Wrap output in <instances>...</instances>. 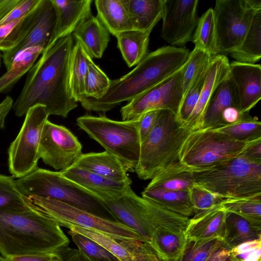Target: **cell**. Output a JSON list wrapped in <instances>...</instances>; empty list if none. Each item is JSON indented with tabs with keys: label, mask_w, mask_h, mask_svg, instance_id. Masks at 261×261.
Listing matches in <instances>:
<instances>
[{
	"label": "cell",
	"mask_w": 261,
	"mask_h": 261,
	"mask_svg": "<svg viewBox=\"0 0 261 261\" xmlns=\"http://www.w3.org/2000/svg\"><path fill=\"white\" fill-rule=\"evenodd\" d=\"M39 4L23 17L0 26V50L3 53L9 51L23 40L35 20Z\"/></svg>",
	"instance_id": "d590c367"
},
{
	"label": "cell",
	"mask_w": 261,
	"mask_h": 261,
	"mask_svg": "<svg viewBox=\"0 0 261 261\" xmlns=\"http://www.w3.org/2000/svg\"><path fill=\"white\" fill-rule=\"evenodd\" d=\"M141 195L142 197L184 217L189 218L194 215L188 191H176L146 187Z\"/></svg>",
	"instance_id": "f1b7e54d"
},
{
	"label": "cell",
	"mask_w": 261,
	"mask_h": 261,
	"mask_svg": "<svg viewBox=\"0 0 261 261\" xmlns=\"http://www.w3.org/2000/svg\"><path fill=\"white\" fill-rule=\"evenodd\" d=\"M207 69L193 82L183 96L176 115L177 120L182 124V126L190 117L198 102L204 83Z\"/></svg>",
	"instance_id": "f6af8a7d"
},
{
	"label": "cell",
	"mask_w": 261,
	"mask_h": 261,
	"mask_svg": "<svg viewBox=\"0 0 261 261\" xmlns=\"http://www.w3.org/2000/svg\"><path fill=\"white\" fill-rule=\"evenodd\" d=\"M220 204L227 212L261 222V196L241 199H224Z\"/></svg>",
	"instance_id": "b9f144b4"
},
{
	"label": "cell",
	"mask_w": 261,
	"mask_h": 261,
	"mask_svg": "<svg viewBox=\"0 0 261 261\" xmlns=\"http://www.w3.org/2000/svg\"><path fill=\"white\" fill-rule=\"evenodd\" d=\"M252 142L239 141L213 129H198L184 141L179 161L191 171L208 169L240 155Z\"/></svg>",
	"instance_id": "9c48e42d"
},
{
	"label": "cell",
	"mask_w": 261,
	"mask_h": 261,
	"mask_svg": "<svg viewBox=\"0 0 261 261\" xmlns=\"http://www.w3.org/2000/svg\"><path fill=\"white\" fill-rule=\"evenodd\" d=\"M6 258L7 261H62L56 251L12 255Z\"/></svg>",
	"instance_id": "816d5d0a"
},
{
	"label": "cell",
	"mask_w": 261,
	"mask_h": 261,
	"mask_svg": "<svg viewBox=\"0 0 261 261\" xmlns=\"http://www.w3.org/2000/svg\"><path fill=\"white\" fill-rule=\"evenodd\" d=\"M111 80L93 61L89 65L85 80L86 97L95 99L102 98L106 93Z\"/></svg>",
	"instance_id": "7bdbcfd3"
},
{
	"label": "cell",
	"mask_w": 261,
	"mask_h": 261,
	"mask_svg": "<svg viewBox=\"0 0 261 261\" xmlns=\"http://www.w3.org/2000/svg\"><path fill=\"white\" fill-rule=\"evenodd\" d=\"M230 107L240 109L236 88L229 74L214 93L207 105L201 128L215 129L223 126L222 114Z\"/></svg>",
	"instance_id": "7402d4cb"
},
{
	"label": "cell",
	"mask_w": 261,
	"mask_h": 261,
	"mask_svg": "<svg viewBox=\"0 0 261 261\" xmlns=\"http://www.w3.org/2000/svg\"><path fill=\"white\" fill-rule=\"evenodd\" d=\"M213 57L195 47L190 52L183 70L182 85L184 95L193 82L206 70Z\"/></svg>",
	"instance_id": "ab89813d"
},
{
	"label": "cell",
	"mask_w": 261,
	"mask_h": 261,
	"mask_svg": "<svg viewBox=\"0 0 261 261\" xmlns=\"http://www.w3.org/2000/svg\"><path fill=\"white\" fill-rule=\"evenodd\" d=\"M43 51L41 47L36 46L19 53L13 60L10 68L0 77V94L10 91L19 80L29 72Z\"/></svg>",
	"instance_id": "d6a6232c"
},
{
	"label": "cell",
	"mask_w": 261,
	"mask_h": 261,
	"mask_svg": "<svg viewBox=\"0 0 261 261\" xmlns=\"http://www.w3.org/2000/svg\"><path fill=\"white\" fill-rule=\"evenodd\" d=\"M133 30L151 33L162 19L164 0H121Z\"/></svg>",
	"instance_id": "cb8c5ba5"
},
{
	"label": "cell",
	"mask_w": 261,
	"mask_h": 261,
	"mask_svg": "<svg viewBox=\"0 0 261 261\" xmlns=\"http://www.w3.org/2000/svg\"><path fill=\"white\" fill-rule=\"evenodd\" d=\"M56 13L51 0H41L35 20L23 40L13 49L3 53V62L8 70L15 57L24 49L39 46L44 51L51 45L55 32Z\"/></svg>",
	"instance_id": "2e32d148"
},
{
	"label": "cell",
	"mask_w": 261,
	"mask_h": 261,
	"mask_svg": "<svg viewBox=\"0 0 261 261\" xmlns=\"http://www.w3.org/2000/svg\"><path fill=\"white\" fill-rule=\"evenodd\" d=\"M190 51L186 47L165 46L148 53L131 71L111 80L100 99L85 97L80 102L87 111L106 112L130 101L172 76L185 65Z\"/></svg>",
	"instance_id": "7a4b0ae2"
},
{
	"label": "cell",
	"mask_w": 261,
	"mask_h": 261,
	"mask_svg": "<svg viewBox=\"0 0 261 261\" xmlns=\"http://www.w3.org/2000/svg\"><path fill=\"white\" fill-rule=\"evenodd\" d=\"M198 0H164L161 36L170 46L192 40L198 17Z\"/></svg>",
	"instance_id": "9a60e30c"
},
{
	"label": "cell",
	"mask_w": 261,
	"mask_h": 261,
	"mask_svg": "<svg viewBox=\"0 0 261 261\" xmlns=\"http://www.w3.org/2000/svg\"><path fill=\"white\" fill-rule=\"evenodd\" d=\"M72 35L92 59L102 57L110 40L108 31L92 15L82 22Z\"/></svg>",
	"instance_id": "603a6c76"
},
{
	"label": "cell",
	"mask_w": 261,
	"mask_h": 261,
	"mask_svg": "<svg viewBox=\"0 0 261 261\" xmlns=\"http://www.w3.org/2000/svg\"><path fill=\"white\" fill-rule=\"evenodd\" d=\"M72 34L54 42L28 72L25 84L13 105L21 117L32 107L44 106L49 115L67 117L77 106L71 94L69 67L73 46Z\"/></svg>",
	"instance_id": "6da1fadb"
},
{
	"label": "cell",
	"mask_w": 261,
	"mask_h": 261,
	"mask_svg": "<svg viewBox=\"0 0 261 261\" xmlns=\"http://www.w3.org/2000/svg\"><path fill=\"white\" fill-rule=\"evenodd\" d=\"M185 65L166 80L122 107V120L139 118L152 110H168L177 115L184 95L182 79Z\"/></svg>",
	"instance_id": "4fadbf2b"
},
{
	"label": "cell",
	"mask_w": 261,
	"mask_h": 261,
	"mask_svg": "<svg viewBox=\"0 0 261 261\" xmlns=\"http://www.w3.org/2000/svg\"><path fill=\"white\" fill-rule=\"evenodd\" d=\"M223 246L222 238L187 240L184 250L177 261H206Z\"/></svg>",
	"instance_id": "74e56055"
},
{
	"label": "cell",
	"mask_w": 261,
	"mask_h": 261,
	"mask_svg": "<svg viewBox=\"0 0 261 261\" xmlns=\"http://www.w3.org/2000/svg\"><path fill=\"white\" fill-rule=\"evenodd\" d=\"M160 260H161V261H167V260H163V259H160Z\"/></svg>",
	"instance_id": "6125c7cd"
},
{
	"label": "cell",
	"mask_w": 261,
	"mask_h": 261,
	"mask_svg": "<svg viewBox=\"0 0 261 261\" xmlns=\"http://www.w3.org/2000/svg\"><path fill=\"white\" fill-rule=\"evenodd\" d=\"M229 74L236 88L240 110L248 114L261 98V66L234 61L230 63Z\"/></svg>",
	"instance_id": "e0dca14e"
},
{
	"label": "cell",
	"mask_w": 261,
	"mask_h": 261,
	"mask_svg": "<svg viewBox=\"0 0 261 261\" xmlns=\"http://www.w3.org/2000/svg\"><path fill=\"white\" fill-rule=\"evenodd\" d=\"M194 185L192 172L179 162L156 174L147 187L160 188L176 191H188Z\"/></svg>",
	"instance_id": "1f68e13d"
},
{
	"label": "cell",
	"mask_w": 261,
	"mask_h": 261,
	"mask_svg": "<svg viewBox=\"0 0 261 261\" xmlns=\"http://www.w3.org/2000/svg\"><path fill=\"white\" fill-rule=\"evenodd\" d=\"M72 165L114 181L132 184L127 167L118 157L106 150L82 153Z\"/></svg>",
	"instance_id": "ffe728a7"
},
{
	"label": "cell",
	"mask_w": 261,
	"mask_h": 261,
	"mask_svg": "<svg viewBox=\"0 0 261 261\" xmlns=\"http://www.w3.org/2000/svg\"><path fill=\"white\" fill-rule=\"evenodd\" d=\"M51 1L57 16L55 32L51 44L61 37L72 34L82 22L92 15V0Z\"/></svg>",
	"instance_id": "d6986e66"
},
{
	"label": "cell",
	"mask_w": 261,
	"mask_h": 261,
	"mask_svg": "<svg viewBox=\"0 0 261 261\" xmlns=\"http://www.w3.org/2000/svg\"><path fill=\"white\" fill-rule=\"evenodd\" d=\"M97 197L117 222L137 232L147 242L156 230L169 227L174 219L172 212L138 196L130 186L117 194Z\"/></svg>",
	"instance_id": "ba28073f"
},
{
	"label": "cell",
	"mask_w": 261,
	"mask_h": 261,
	"mask_svg": "<svg viewBox=\"0 0 261 261\" xmlns=\"http://www.w3.org/2000/svg\"><path fill=\"white\" fill-rule=\"evenodd\" d=\"M244 114L238 107H230L227 108L221 116L223 126L237 122Z\"/></svg>",
	"instance_id": "11a10c76"
},
{
	"label": "cell",
	"mask_w": 261,
	"mask_h": 261,
	"mask_svg": "<svg viewBox=\"0 0 261 261\" xmlns=\"http://www.w3.org/2000/svg\"><path fill=\"white\" fill-rule=\"evenodd\" d=\"M92 58L81 43L76 41L73 45L69 67V83L71 94L77 102L86 97L85 80Z\"/></svg>",
	"instance_id": "4dcf8cb0"
},
{
	"label": "cell",
	"mask_w": 261,
	"mask_h": 261,
	"mask_svg": "<svg viewBox=\"0 0 261 261\" xmlns=\"http://www.w3.org/2000/svg\"><path fill=\"white\" fill-rule=\"evenodd\" d=\"M15 184L19 192L25 197L36 196L56 200L117 221L97 197L65 177L60 171L37 167L15 180Z\"/></svg>",
	"instance_id": "277c9868"
},
{
	"label": "cell",
	"mask_w": 261,
	"mask_h": 261,
	"mask_svg": "<svg viewBox=\"0 0 261 261\" xmlns=\"http://www.w3.org/2000/svg\"><path fill=\"white\" fill-rule=\"evenodd\" d=\"M241 155L250 161L261 162V139L251 143Z\"/></svg>",
	"instance_id": "db71d44e"
},
{
	"label": "cell",
	"mask_w": 261,
	"mask_h": 261,
	"mask_svg": "<svg viewBox=\"0 0 261 261\" xmlns=\"http://www.w3.org/2000/svg\"><path fill=\"white\" fill-rule=\"evenodd\" d=\"M192 172L194 185L223 199L261 196V162L241 154L215 167Z\"/></svg>",
	"instance_id": "8992f818"
},
{
	"label": "cell",
	"mask_w": 261,
	"mask_h": 261,
	"mask_svg": "<svg viewBox=\"0 0 261 261\" xmlns=\"http://www.w3.org/2000/svg\"><path fill=\"white\" fill-rule=\"evenodd\" d=\"M73 242L91 261H120L115 255L90 238L71 230L68 231Z\"/></svg>",
	"instance_id": "ee69618b"
},
{
	"label": "cell",
	"mask_w": 261,
	"mask_h": 261,
	"mask_svg": "<svg viewBox=\"0 0 261 261\" xmlns=\"http://www.w3.org/2000/svg\"><path fill=\"white\" fill-rule=\"evenodd\" d=\"M227 212L220 204L194 215L185 229L187 240H200L223 237Z\"/></svg>",
	"instance_id": "44dd1931"
},
{
	"label": "cell",
	"mask_w": 261,
	"mask_h": 261,
	"mask_svg": "<svg viewBox=\"0 0 261 261\" xmlns=\"http://www.w3.org/2000/svg\"><path fill=\"white\" fill-rule=\"evenodd\" d=\"M68 228L96 242L120 261H134L132 254L117 240L109 235L73 225L70 226Z\"/></svg>",
	"instance_id": "60d3db41"
},
{
	"label": "cell",
	"mask_w": 261,
	"mask_h": 261,
	"mask_svg": "<svg viewBox=\"0 0 261 261\" xmlns=\"http://www.w3.org/2000/svg\"><path fill=\"white\" fill-rule=\"evenodd\" d=\"M191 132L182 126L175 114L161 110L153 128L141 144L139 160L135 169L138 177L151 179L163 170L179 162V151Z\"/></svg>",
	"instance_id": "5b68a950"
},
{
	"label": "cell",
	"mask_w": 261,
	"mask_h": 261,
	"mask_svg": "<svg viewBox=\"0 0 261 261\" xmlns=\"http://www.w3.org/2000/svg\"><path fill=\"white\" fill-rule=\"evenodd\" d=\"M206 261H233L230 250L224 246L215 252Z\"/></svg>",
	"instance_id": "680465c9"
},
{
	"label": "cell",
	"mask_w": 261,
	"mask_h": 261,
	"mask_svg": "<svg viewBox=\"0 0 261 261\" xmlns=\"http://www.w3.org/2000/svg\"><path fill=\"white\" fill-rule=\"evenodd\" d=\"M60 171L65 177L94 195L123 191L132 184L114 181L74 165Z\"/></svg>",
	"instance_id": "484cf974"
},
{
	"label": "cell",
	"mask_w": 261,
	"mask_h": 261,
	"mask_svg": "<svg viewBox=\"0 0 261 261\" xmlns=\"http://www.w3.org/2000/svg\"><path fill=\"white\" fill-rule=\"evenodd\" d=\"M229 69L230 63L226 56L218 55L213 58L198 102L184 127L191 131L201 128L207 105L219 85L228 76Z\"/></svg>",
	"instance_id": "ac0fdd59"
},
{
	"label": "cell",
	"mask_w": 261,
	"mask_h": 261,
	"mask_svg": "<svg viewBox=\"0 0 261 261\" xmlns=\"http://www.w3.org/2000/svg\"><path fill=\"white\" fill-rule=\"evenodd\" d=\"M150 34L132 30L116 36L118 48L129 67L138 64L148 54Z\"/></svg>",
	"instance_id": "f546056e"
},
{
	"label": "cell",
	"mask_w": 261,
	"mask_h": 261,
	"mask_svg": "<svg viewBox=\"0 0 261 261\" xmlns=\"http://www.w3.org/2000/svg\"><path fill=\"white\" fill-rule=\"evenodd\" d=\"M0 210L24 211L30 210L27 198L18 190L13 176L0 174Z\"/></svg>",
	"instance_id": "f35d334b"
},
{
	"label": "cell",
	"mask_w": 261,
	"mask_h": 261,
	"mask_svg": "<svg viewBox=\"0 0 261 261\" xmlns=\"http://www.w3.org/2000/svg\"><path fill=\"white\" fill-rule=\"evenodd\" d=\"M188 194L194 215L211 209L221 203L224 199L196 185L190 188Z\"/></svg>",
	"instance_id": "bcb514c9"
},
{
	"label": "cell",
	"mask_w": 261,
	"mask_h": 261,
	"mask_svg": "<svg viewBox=\"0 0 261 261\" xmlns=\"http://www.w3.org/2000/svg\"><path fill=\"white\" fill-rule=\"evenodd\" d=\"M76 123L106 151L118 157L129 172H135L139 160L141 144L139 118L117 121L105 115L86 114L78 117Z\"/></svg>",
	"instance_id": "52a82bcc"
},
{
	"label": "cell",
	"mask_w": 261,
	"mask_h": 261,
	"mask_svg": "<svg viewBox=\"0 0 261 261\" xmlns=\"http://www.w3.org/2000/svg\"><path fill=\"white\" fill-rule=\"evenodd\" d=\"M259 239H261V222L227 213L222 237L224 247L230 250L244 242Z\"/></svg>",
	"instance_id": "d4e9b609"
},
{
	"label": "cell",
	"mask_w": 261,
	"mask_h": 261,
	"mask_svg": "<svg viewBox=\"0 0 261 261\" xmlns=\"http://www.w3.org/2000/svg\"><path fill=\"white\" fill-rule=\"evenodd\" d=\"M195 48L212 56L219 55L216 22L213 8L208 9L198 18L192 40Z\"/></svg>",
	"instance_id": "e575fe53"
},
{
	"label": "cell",
	"mask_w": 261,
	"mask_h": 261,
	"mask_svg": "<svg viewBox=\"0 0 261 261\" xmlns=\"http://www.w3.org/2000/svg\"><path fill=\"white\" fill-rule=\"evenodd\" d=\"M13 105V99L8 95L0 103V128L5 127L6 118L12 108Z\"/></svg>",
	"instance_id": "9f6ffc18"
},
{
	"label": "cell",
	"mask_w": 261,
	"mask_h": 261,
	"mask_svg": "<svg viewBox=\"0 0 261 261\" xmlns=\"http://www.w3.org/2000/svg\"><path fill=\"white\" fill-rule=\"evenodd\" d=\"M62 261H91L81 250L69 247H62L56 250Z\"/></svg>",
	"instance_id": "f5cc1de1"
},
{
	"label": "cell",
	"mask_w": 261,
	"mask_h": 261,
	"mask_svg": "<svg viewBox=\"0 0 261 261\" xmlns=\"http://www.w3.org/2000/svg\"><path fill=\"white\" fill-rule=\"evenodd\" d=\"M213 11L219 55L226 56L241 45L255 15L261 11V1L217 0Z\"/></svg>",
	"instance_id": "8fae6325"
},
{
	"label": "cell",
	"mask_w": 261,
	"mask_h": 261,
	"mask_svg": "<svg viewBox=\"0 0 261 261\" xmlns=\"http://www.w3.org/2000/svg\"><path fill=\"white\" fill-rule=\"evenodd\" d=\"M161 111H150L139 117V132L141 143L145 140L153 128Z\"/></svg>",
	"instance_id": "f907efd6"
},
{
	"label": "cell",
	"mask_w": 261,
	"mask_h": 261,
	"mask_svg": "<svg viewBox=\"0 0 261 261\" xmlns=\"http://www.w3.org/2000/svg\"><path fill=\"white\" fill-rule=\"evenodd\" d=\"M184 230L160 229L148 242L158 257L167 261H177L181 255L187 238Z\"/></svg>",
	"instance_id": "83f0119b"
},
{
	"label": "cell",
	"mask_w": 261,
	"mask_h": 261,
	"mask_svg": "<svg viewBox=\"0 0 261 261\" xmlns=\"http://www.w3.org/2000/svg\"><path fill=\"white\" fill-rule=\"evenodd\" d=\"M118 241L132 254L134 261H161L147 241L137 239Z\"/></svg>",
	"instance_id": "7dc6e473"
},
{
	"label": "cell",
	"mask_w": 261,
	"mask_h": 261,
	"mask_svg": "<svg viewBox=\"0 0 261 261\" xmlns=\"http://www.w3.org/2000/svg\"><path fill=\"white\" fill-rule=\"evenodd\" d=\"M215 130L243 142H252L261 139V122L256 117L244 114L237 122Z\"/></svg>",
	"instance_id": "8d00e7d4"
},
{
	"label": "cell",
	"mask_w": 261,
	"mask_h": 261,
	"mask_svg": "<svg viewBox=\"0 0 261 261\" xmlns=\"http://www.w3.org/2000/svg\"><path fill=\"white\" fill-rule=\"evenodd\" d=\"M27 198L29 207L56 221L60 226H76L99 231L117 241L141 240L137 232L122 223L104 218L56 200L36 196Z\"/></svg>",
	"instance_id": "30bf717a"
},
{
	"label": "cell",
	"mask_w": 261,
	"mask_h": 261,
	"mask_svg": "<svg viewBox=\"0 0 261 261\" xmlns=\"http://www.w3.org/2000/svg\"><path fill=\"white\" fill-rule=\"evenodd\" d=\"M0 261H7V260L5 257L0 256Z\"/></svg>",
	"instance_id": "91938a15"
},
{
	"label": "cell",
	"mask_w": 261,
	"mask_h": 261,
	"mask_svg": "<svg viewBox=\"0 0 261 261\" xmlns=\"http://www.w3.org/2000/svg\"><path fill=\"white\" fill-rule=\"evenodd\" d=\"M230 253L233 261H261V239L241 243Z\"/></svg>",
	"instance_id": "c3c4849f"
},
{
	"label": "cell",
	"mask_w": 261,
	"mask_h": 261,
	"mask_svg": "<svg viewBox=\"0 0 261 261\" xmlns=\"http://www.w3.org/2000/svg\"><path fill=\"white\" fill-rule=\"evenodd\" d=\"M97 17L109 33L115 37L119 34L133 30L125 7L121 0H95Z\"/></svg>",
	"instance_id": "4316f807"
},
{
	"label": "cell",
	"mask_w": 261,
	"mask_h": 261,
	"mask_svg": "<svg viewBox=\"0 0 261 261\" xmlns=\"http://www.w3.org/2000/svg\"><path fill=\"white\" fill-rule=\"evenodd\" d=\"M236 61L255 64L261 58V11L255 15L240 47L230 54Z\"/></svg>",
	"instance_id": "836d02e7"
},
{
	"label": "cell",
	"mask_w": 261,
	"mask_h": 261,
	"mask_svg": "<svg viewBox=\"0 0 261 261\" xmlns=\"http://www.w3.org/2000/svg\"><path fill=\"white\" fill-rule=\"evenodd\" d=\"M22 125L8 148V166L13 177L17 178L38 167L40 139L45 123L49 116L42 105L31 108Z\"/></svg>",
	"instance_id": "7c38bea8"
},
{
	"label": "cell",
	"mask_w": 261,
	"mask_h": 261,
	"mask_svg": "<svg viewBox=\"0 0 261 261\" xmlns=\"http://www.w3.org/2000/svg\"><path fill=\"white\" fill-rule=\"evenodd\" d=\"M20 0H0V21L18 5Z\"/></svg>",
	"instance_id": "6f0895ef"
},
{
	"label": "cell",
	"mask_w": 261,
	"mask_h": 261,
	"mask_svg": "<svg viewBox=\"0 0 261 261\" xmlns=\"http://www.w3.org/2000/svg\"><path fill=\"white\" fill-rule=\"evenodd\" d=\"M3 59L2 58V55L0 54V67L1 66V63H2V59Z\"/></svg>",
	"instance_id": "94428289"
},
{
	"label": "cell",
	"mask_w": 261,
	"mask_h": 261,
	"mask_svg": "<svg viewBox=\"0 0 261 261\" xmlns=\"http://www.w3.org/2000/svg\"><path fill=\"white\" fill-rule=\"evenodd\" d=\"M77 138L67 127L47 120L39 145L40 159L47 165L60 171L73 165L83 153Z\"/></svg>",
	"instance_id": "5bb4252c"
},
{
	"label": "cell",
	"mask_w": 261,
	"mask_h": 261,
	"mask_svg": "<svg viewBox=\"0 0 261 261\" xmlns=\"http://www.w3.org/2000/svg\"><path fill=\"white\" fill-rule=\"evenodd\" d=\"M41 0H20L18 5L4 18L0 21V26L18 20L33 11Z\"/></svg>",
	"instance_id": "681fc988"
},
{
	"label": "cell",
	"mask_w": 261,
	"mask_h": 261,
	"mask_svg": "<svg viewBox=\"0 0 261 261\" xmlns=\"http://www.w3.org/2000/svg\"><path fill=\"white\" fill-rule=\"evenodd\" d=\"M69 243L60 226L45 216L31 209L0 210V253L5 258L56 251Z\"/></svg>",
	"instance_id": "3957f363"
}]
</instances>
